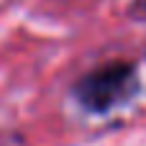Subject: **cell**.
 <instances>
[{"label": "cell", "instance_id": "6da1fadb", "mask_svg": "<svg viewBox=\"0 0 146 146\" xmlns=\"http://www.w3.org/2000/svg\"><path fill=\"white\" fill-rule=\"evenodd\" d=\"M139 82L136 69L128 62H113L103 64L100 69L85 74L74 85V95L80 105L90 113H108L115 105H123L133 98Z\"/></svg>", "mask_w": 146, "mask_h": 146}]
</instances>
